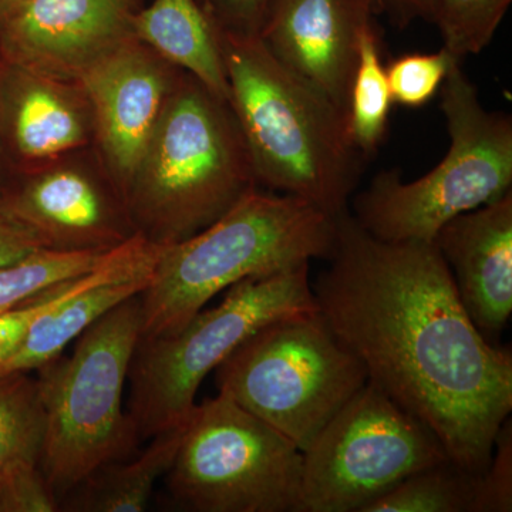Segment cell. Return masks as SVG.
I'll return each mask as SVG.
<instances>
[{
	"label": "cell",
	"instance_id": "cell-1",
	"mask_svg": "<svg viewBox=\"0 0 512 512\" xmlns=\"http://www.w3.org/2000/svg\"><path fill=\"white\" fill-rule=\"evenodd\" d=\"M328 268L312 285L329 328L367 380L423 421L457 466L480 474L512 410V353L484 338L434 242L372 237L335 218Z\"/></svg>",
	"mask_w": 512,
	"mask_h": 512
},
{
	"label": "cell",
	"instance_id": "cell-2",
	"mask_svg": "<svg viewBox=\"0 0 512 512\" xmlns=\"http://www.w3.org/2000/svg\"><path fill=\"white\" fill-rule=\"evenodd\" d=\"M215 26L228 104L256 184L301 198L333 218L348 211L367 161L350 136L348 116L279 63L258 36Z\"/></svg>",
	"mask_w": 512,
	"mask_h": 512
},
{
	"label": "cell",
	"instance_id": "cell-3",
	"mask_svg": "<svg viewBox=\"0 0 512 512\" xmlns=\"http://www.w3.org/2000/svg\"><path fill=\"white\" fill-rule=\"evenodd\" d=\"M335 218L292 195L255 187L198 234L164 247L140 293L141 339L174 335L238 282L326 259Z\"/></svg>",
	"mask_w": 512,
	"mask_h": 512
},
{
	"label": "cell",
	"instance_id": "cell-4",
	"mask_svg": "<svg viewBox=\"0 0 512 512\" xmlns=\"http://www.w3.org/2000/svg\"><path fill=\"white\" fill-rule=\"evenodd\" d=\"M255 187L231 107L185 73L175 80L124 197L137 234L160 247L178 244Z\"/></svg>",
	"mask_w": 512,
	"mask_h": 512
},
{
	"label": "cell",
	"instance_id": "cell-5",
	"mask_svg": "<svg viewBox=\"0 0 512 512\" xmlns=\"http://www.w3.org/2000/svg\"><path fill=\"white\" fill-rule=\"evenodd\" d=\"M141 325L138 293L84 330L72 355L37 369L45 416L40 468L57 498L136 446L138 434L124 412L123 396Z\"/></svg>",
	"mask_w": 512,
	"mask_h": 512
},
{
	"label": "cell",
	"instance_id": "cell-6",
	"mask_svg": "<svg viewBox=\"0 0 512 512\" xmlns=\"http://www.w3.org/2000/svg\"><path fill=\"white\" fill-rule=\"evenodd\" d=\"M450 147L414 181L399 170L375 175L353 201V218L372 237L433 242L444 224L512 191V119L485 109L477 87L453 64L440 87Z\"/></svg>",
	"mask_w": 512,
	"mask_h": 512
},
{
	"label": "cell",
	"instance_id": "cell-7",
	"mask_svg": "<svg viewBox=\"0 0 512 512\" xmlns=\"http://www.w3.org/2000/svg\"><path fill=\"white\" fill-rule=\"evenodd\" d=\"M218 392L305 451L367 382L318 309L266 323L215 369Z\"/></svg>",
	"mask_w": 512,
	"mask_h": 512
},
{
	"label": "cell",
	"instance_id": "cell-8",
	"mask_svg": "<svg viewBox=\"0 0 512 512\" xmlns=\"http://www.w3.org/2000/svg\"><path fill=\"white\" fill-rule=\"evenodd\" d=\"M309 264L227 289L221 303L202 309L174 335L140 339L128 380L138 437L183 426L205 377L266 323L316 311Z\"/></svg>",
	"mask_w": 512,
	"mask_h": 512
},
{
	"label": "cell",
	"instance_id": "cell-9",
	"mask_svg": "<svg viewBox=\"0 0 512 512\" xmlns=\"http://www.w3.org/2000/svg\"><path fill=\"white\" fill-rule=\"evenodd\" d=\"M302 451L228 394L195 404L167 471L195 512H301Z\"/></svg>",
	"mask_w": 512,
	"mask_h": 512
},
{
	"label": "cell",
	"instance_id": "cell-10",
	"mask_svg": "<svg viewBox=\"0 0 512 512\" xmlns=\"http://www.w3.org/2000/svg\"><path fill=\"white\" fill-rule=\"evenodd\" d=\"M302 456L301 512H363L404 478L450 460L430 427L369 380Z\"/></svg>",
	"mask_w": 512,
	"mask_h": 512
},
{
	"label": "cell",
	"instance_id": "cell-11",
	"mask_svg": "<svg viewBox=\"0 0 512 512\" xmlns=\"http://www.w3.org/2000/svg\"><path fill=\"white\" fill-rule=\"evenodd\" d=\"M170 66L133 37L76 82L92 109L107 175L123 200L177 80Z\"/></svg>",
	"mask_w": 512,
	"mask_h": 512
},
{
	"label": "cell",
	"instance_id": "cell-12",
	"mask_svg": "<svg viewBox=\"0 0 512 512\" xmlns=\"http://www.w3.org/2000/svg\"><path fill=\"white\" fill-rule=\"evenodd\" d=\"M133 0H23L0 16L10 55L30 72L76 84L133 39Z\"/></svg>",
	"mask_w": 512,
	"mask_h": 512
},
{
	"label": "cell",
	"instance_id": "cell-13",
	"mask_svg": "<svg viewBox=\"0 0 512 512\" xmlns=\"http://www.w3.org/2000/svg\"><path fill=\"white\" fill-rule=\"evenodd\" d=\"M369 0H272L258 37L271 55L348 116Z\"/></svg>",
	"mask_w": 512,
	"mask_h": 512
},
{
	"label": "cell",
	"instance_id": "cell-14",
	"mask_svg": "<svg viewBox=\"0 0 512 512\" xmlns=\"http://www.w3.org/2000/svg\"><path fill=\"white\" fill-rule=\"evenodd\" d=\"M0 205L45 248L107 252L137 235L110 178L80 165H46Z\"/></svg>",
	"mask_w": 512,
	"mask_h": 512
},
{
	"label": "cell",
	"instance_id": "cell-15",
	"mask_svg": "<svg viewBox=\"0 0 512 512\" xmlns=\"http://www.w3.org/2000/svg\"><path fill=\"white\" fill-rule=\"evenodd\" d=\"M433 242L468 316L495 343L512 312V191L448 221Z\"/></svg>",
	"mask_w": 512,
	"mask_h": 512
},
{
	"label": "cell",
	"instance_id": "cell-16",
	"mask_svg": "<svg viewBox=\"0 0 512 512\" xmlns=\"http://www.w3.org/2000/svg\"><path fill=\"white\" fill-rule=\"evenodd\" d=\"M25 70L13 104V143L20 156L50 161L89 143L94 121L89 101L73 84Z\"/></svg>",
	"mask_w": 512,
	"mask_h": 512
},
{
	"label": "cell",
	"instance_id": "cell-17",
	"mask_svg": "<svg viewBox=\"0 0 512 512\" xmlns=\"http://www.w3.org/2000/svg\"><path fill=\"white\" fill-rule=\"evenodd\" d=\"M133 32L138 42L228 103L217 26L198 0H153L148 8L134 13Z\"/></svg>",
	"mask_w": 512,
	"mask_h": 512
},
{
	"label": "cell",
	"instance_id": "cell-18",
	"mask_svg": "<svg viewBox=\"0 0 512 512\" xmlns=\"http://www.w3.org/2000/svg\"><path fill=\"white\" fill-rule=\"evenodd\" d=\"M150 279L151 275L101 282L37 316L16 349L0 362V377L28 373L52 362L104 313L143 292Z\"/></svg>",
	"mask_w": 512,
	"mask_h": 512
},
{
	"label": "cell",
	"instance_id": "cell-19",
	"mask_svg": "<svg viewBox=\"0 0 512 512\" xmlns=\"http://www.w3.org/2000/svg\"><path fill=\"white\" fill-rule=\"evenodd\" d=\"M185 424V423H184ZM184 424L153 436L150 446L128 463H113L94 471L64 497L66 510L79 512H143L157 481L173 464Z\"/></svg>",
	"mask_w": 512,
	"mask_h": 512
},
{
	"label": "cell",
	"instance_id": "cell-20",
	"mask_svg": "<svg viewBox=\"0 0 512 512\" xmlns=\"http://www.w3.org/2000/svg\"><path fill=\"white\" fill-rule=\"evenodd\" d=\"M45 416L36 379L0 377V490L10 478L40 466Z\"/></svg>",
	"mask_w": 512,
	"mask_h": 512
},
{
	"label": "cell",
	"instance_id": "cell-21",
	"mask_svg": "<svg viewBox=\"0 0 512 512\" xmlns=\"http://www.w3.org/2000/svg\"><path fill=\"white\" fill-rule=\"evenodd\" d=\"M392 106L386 67L380 55V37L373 23L363 33L360 43L348 110L350 136L367 161L382 144Z\"/></svg>",
	"mask_w": 512,
	"mask_h": 512
},
{
	"label": "cell",
	"instance_id": "cell-22",
	"mask_svg": "<svg viewBox=\"0 0 512 512\" xmlns=\"http://www.w3.org/2000/svg\"><path fill=\"white\" fill-rule=\"evenodd\" d=\"M477 476L444 461L404 478L363 512H470Z\"/></svg>",
	"mask_w": 512,
	"mask_h": 512
},
{
	"label": "cell",
	"instance_id": "cell-23",
	"mask_svg": "<svg viewBox=\"0 0 512 512\" xmlns=\"http://www.w3.org/2000/svg\"><path fill=\"white\" fill-rule=\"evenodd\" d=\"M111 251L39 248L12 264L2 266L0 315L18 308L47 288L93 271Z\"/></svg>",
	"mask_w": 512,
	"mask_h": 512
},
{
	"label": "cell",
	"instance_id": "cell-24",
	"mask_svg": "<svg viewBox=\"0 0 512 512\" xmlns=\"http://www.w3.org/2000/svg\"><path fill=\"white\" fill-rule=\"evenodd\" d=\"M512 0H434V25L443 36L444 49L463 62L478 55L501 25Z\"/></svg>",
	"mask_w": 512,
	"mask_h": 512
},
{
	"label": "cell",
	"instance_id": "cell-25",
	"mask_svg": "<svg viewBox=\"0 0 512 512\" xmlns=\"http://www.w3.org/2000/svg\"><path fill=\"white\" fill-rule=\"evenodd\" d=\"M458 62L444 47L437 53H413L392 60L387 64L386 76L393 103L409 109L426 106Z\"/></svg>",
	"mask_w": 512,
	"mask_h": 512
},
{
	"label": "cell",
	"instance_id": "cell-26",
	"mask_svg": "<svg viewBox=\"0 0 512 512\" xmlns=\"http://www.w3.org/2000/svg\"><path fill=\"white\" fill-rule=\"evenodd\" d=\"M512 511V423L507 419L497 437L487 467L477 476L470 512Z\"/></svg>",
	"mask_w": 512,
	"mask_h": 512
},
{
	"label": "cell",
	"instance_id": "cell-27",
	"mask_svg": "<svg viewBox=\"0 0 512 512\" xmlns=\"http://www.w3.org/2000/svg\"><path fill=\"white\" fill-rule=\"evenodd\" d=\"M59 498L53 493L40 466L10 478L0 490V512H55Z\"/></svg>",
	"mask_w": 512,
	"mask_h": 512
},
{
	"label": "cell",
	"instance_id": "cell-28",
	"mask_svg": "<svg viewBox=\"0 0 512 512\" xmlns=\"http://www.w3.org/2000/svg\"><path fill=\"white\" fill-rule=\"evenodd\" d=\"M272 0H207L205 8L222 29L258 36Z\"/></svg>",
	"mask_w": 512,
	"mask_h": 512
},
{
	"label": "cell",
	"instance_id": "cell-29",
	"mask_svg": "<svg viewBox=\"0 0 512 512\" xmlns=\"http://www.w3.org/2000/svg\"><path fill=\"white\" fill-rule=\"evenodd\" d=\"M39 248L42 242L0 205V268Z\"/></svg>",
	"mask_w": 512,
	"mask_h": 512
},
{
	"label": "cell",
	"instance_id": "cell-30",
	"mask_svg": "<svg viewBox=\"0 0 512 512\" xmlns=\"http://www.w3.org/2000/svg\"><path fill=\"white\" fill-rule=\"evenodd\" d=\"M375 15L386 16L396 28L404 29L416 20L434 22V0H369Z\"/></svg>",
	"mask_w": 512,
	"mask_h": 512
},
{
	"label": "cell",
	"instance_id": "cell-31",
	"mask_svg": "<svg viewBox=\"0 0 512 512\" xmlns=\"http://www.w3.org/2000/svg\"><path fill=\"white\" fill-rule=\"evenodd\" d=\"M23 0H0V16L5 15L8 10L15 8Z\"/></svg>",
	"mask_w": 512,
	"mask_h": 512
}]
</instances>
